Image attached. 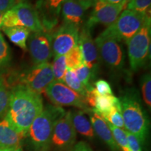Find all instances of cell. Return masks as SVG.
I'll return each instance as SVG.
<instances>
[{
    "instance_id": "obj_1",
    "label": "cell",
    "mask_w": 151,
    "mask_h": 151,
    "mask_svg": "<svg viewBox=\"0 0 151 151\" xmlns=\"http://www.w3.org/2000/svg\"><path fill=\"white\" fill-rule=\"evenodd\" d=\"M43 109L40 94L19 84L11 91L9 109L4 118L26 137L32 123Z\"/></svg>"
},
{
    "instance_id": "obj_2",
    "label": "cell",
    "mask_w": 151,
    "mask_h": 151,
    "mask_svg": "<svg viewBox=\"0 0 151 151\" xmlns=\"http://www.w3.org/2000/svg\"><path fill=\"white\" fill-rule=\"evenodd\" d=\"M124 130L135 136L141 145L149 133V120L136 94L130 92L119 99Z\"/></svg>"
},
{
    "instance_id": "obj_3",
    "label": "cell",
    "mask_w": 151,
    "mask_h": 151,
    "mask_svg": "<svg viewBox=\"0 0 151 151\" xmlns=\"http://www.w3.org/2000/svg\"><path fill=\"white\" fill-rule=\"evenodd\" d=\"M62 111L60 107H46L35 119L26 137L33 151L50 150L55 120Z\"/></svg>"
},
{
    "instance_id": "obj_4",
    "label": "cell",
    "mask_w": 151,
    "mask_h": 151,
    "mask_svg": "<svg viewBox=\"0 0 151 151\" xmlns=\"http://www.w3.org/2000/svg\"><path fill=\"white\" fill-rule=\"evenodd\" d=\"M149 18L150 14L144 15L126 9L101 34L113 38L118 42L127 41L139 32Z\"/></svg>"
},
{
    "instance_id": "obj_5",
    "label": "cell",
    "mask_w": 151,
    "mask_h": 151,
    "mask_svg": "<svg viewBox=\"0 0 151 151\" xmlns=\"http://www.w3.org/2000/svg\"><path fill=\"white\" fill-rule=\"evenodd\" d=\"M19 26L27 28L32 32H43V27L37 11L27 2H20L4 13L1 29Z\"/></svg>"
},
{
    "instance_id": "obj_6",
    "label": "cell",
    "mask_w": 151,
    "mask_h": 151,
    "mask_svg": "<svg viewBox=\"0 0 151 151\" xmlns=\"http://www.w3.org/2000/svg\"><path fill=\"white\" fill-rule=\"evenodd\" d=\"M130 67L136 71L145 65L150 58V18L147 19L143 27L133 37L126 41Z\"/></svg>"
},
{
    "instance_id": "obj_7",
    "label": "cell",
    "mask_w": 151,
    "mask_h": 151,
    "mask_svg": "<svg viewBox=\"0 0 151 151\" xmlns=\"http://www.w3.org/2000/svg\"><path fill=\"white\" fill-rule=\"evenodd\" d=\"M76 132L71 121V111L63 110L55 120L51 138V147L67 150L74 144Z\"/></svg>"
},
{
    "instance_id": "obj_8",
    "label": "cell",
    "mask_w": 151,
    "mask_h": 151,
    "mask_svg": "<svg viewBox=\"0 0 151 151\" xmlns=\"http://www.w3.org/2000/svg\"><path fill=\"white\" fill-rule=\"evenodd\" d=\"M45 94L52 103L58 106H74L89 110L85 98L59 81H53L45 90Z\"/></svg>"
},
{
    "instance_id": "obj_9",
    "label": "cell",
    "mask_w": 151,
    "mask_h": 151,
    "mask_svg": "<svg viewBox=\"0 0 151 151\" xmlns=\"http://www.w3.org/2000/svg\"><path fill=\"white\" fill-rule=\"evenodd\" d=\"M98 54L104 62L111 69H120L124 66V53L118 41L100 34L94 40Z\"/></svg>"
},
{
    "instance_id": "obj_10",
    "label": "cell",
    "mask_w": 151,
    "mask_h": 151,
    "mask_svg": "<svg viewBox=\"0 0 151 151\" xmlns=\"http://www.w3.org/2000/svg\"><path fill=\"white\" fill-rule=\"evenodd\" d=\"M54 81L52 65L49 62L35 65L21 78V85L40 94Z\"/></svg>"
},
{
    "instance_id": "obj_11",
    "label": "cell",
    "mask_w": 151,
    "mask_h": 151,
    "mask_svg": "<svg viewBox=\"0 0 151 151\" xmlns=\"http://www.w3.org/2000/svg\"><path fill=\"white\" fill-rule=\"evenodd\" d=\"M78 26L65 23L60 27L51 37L52 54L55 57L65 55L78 45Z\"/></svg>"
},
{
    "instance_id": "obj_12",
    "label": "cell",
    "mask_w": 151,
    "mask_h": 151,
    "mask_svg": "<svg viewBox=\"0 0 151 151\" xmlns=\"http://www.w3.org/2000/svg\"><path fill=\"white\" fill-rule=\"evenodd\" d=\"M28 48L35 65L48 62L52 55L51 37L45 32H32L28 38Z\"/></svg>"
},
{
    "instance_id": "obj_13",
    "label": "cell",
    "mask_w": 151,
    "mask_h": 151,
    "mask_svg": "<svg viewBox=\"0 0 151 151\" xmlns=\"http://www.w3.org/2000/svg\"><path fill=\"white\" fill-rule=\"evenodd\" d=\"M124 8V6L110 4L98 0L94 5V10L86 27L90 29L97 24L111 25L116 21Z\"/></svg>"
},
{
    "instance_id": "obj_14",
    "label": "cell",
    "mask_w": 151,
    "mask_h": 151,
    "mask_svg": "<svg viewBox=\"0 0 151 151\" xmlns=\"http://www.w3.org/2000/svg\"><path fill=\"white\" fill-rule=\"evenodd\" d=\"M78 46L82 53L83 64L90 68L94 73H97L99 65V56L90 29L85 27L78 36Z\"/></svg>"
},
{
    "instance_id": "obj_15",
    "label": "cell",
    "mask_w": 151,
    "mask_h": 151,
    "mask_svg": "<svg viewBox=\"0 0 151 151\" xmlns=\"http://www.w3.org/2000/svg\"><path fill=\"white\" fill-rule=\"evenodd\" d=\"M25 137L20 133L5 118L0 120V149L22 147Z\"/></svg>"
},
{
    "instance_id": "obj_16",
    "label": "cell",
    "mask_w": 151,
    "mask_h": 151,
    "mask_svg": "<svg viewBox=\"0 0 151 151\" xmlns=\"http://www.w3.org/2000/svg\"><path fill=\"white\" fill-rule=\"evenodd\" d=\"M91 114L90 115V121L93 127L94 133L97 134L98 137L109 146L111 151L120 150L107 122L92 110H91Z\"/></svg>"
},
{
    "instance_id": "obj_17",
    "label": "cell",
    "mask_w": 151,
    "mask_h": 151,
    "mask_svg": "<svg viewBox=\"0 0 151 151\" xmlns=\"http://www.w3.org/2000/svg\"><path fill=\"white\" fill-rule=\"evenodd\" d=\"M61 10L65 23L78 26L83 21L86 9L74 0H67L62 5Z\"/></svg>"
},
{
    "instance_id": "obj_18",
    "label": "cell",
    "mask_w": 151,
    "mask_h": 151,
    "mask_svg": "<svg viewBox=\"0 0 151 151\" xmlns=\"http://www.w3.org/2000/svg\"><path fill=\"white\" fill-rule=\"evenodd\" d=\"M71 121L76 132L88 138L94 137V131L90 120L86 116L83 111H76L71 112Z\"/></svg>"
},
{
    "instance_id": "obj_19",
    "label": "cell",
    "mask_w": 151,
    "mask_h": 151,
    "mask_svg": "<svg viewBox=\"0 0 151 151\" xmlns=\"http://www.w3.org/2000/svg\"><path fill=\"white\" fill-rule=\"evenodd\" d=\"M5 35L15 45L20 47L22 50H27V41L30 35V31L23 27H16L2 28Z\"/></svg>"
},
{
    "instance_id": "obj_20",
    "label": "cell",
    "mask_w": 151,
    "mask_h": 151,
    "mask_svg": "<svg viewBox=\"0 0 151 151\" xmlns=\"http://www.w3.org/2000/svg\"><path fill=\"white\" fill-rule=\"evenodd\" d=\"M119 104L120 100L113 94L101 95L97 93L94 98V109L92 110L101 117L106 114L113 107Z\"/></svg>"
},
{
    "instance_id": "obj_21",
    "label": "cell",
    "mask_w": 151,
    "mask_h": 151,
    "mask_svg": "<svg viewBox=\"0 0 151 151\" xmlns=\"http://www.w3.org/2000/svg\"><path fill=\"white\" fill-rule=\"evenodd\" d=\"M63 83L73 91L76 92L84 98L86 97L88 90L84 86V85L79 81L73 69H67L65 77H64Z\"/></svg>"
},
{
    "instance_id": "obj_22",
    "label": "cell",
    "mask_w": 151,
    "mask_h": 151,
    "mask_svg": "<svg viewBox=\"0 0 151 151\" xmlns=\"http://www.w3.org/2000/svg\"><path fill=\"white\" fill-rule=\"evenodd\" d=\"M101 118L115 127L124 129L123 118H122L121 109H120V104L113 107L106 114L101 116Z\"/></svg>"
},
{
    "instance_id": "obj_23",
    "label": "cell",
    "mask_w": 151,
    "mask_h": 151,
    "mask_svg": "<svg viewBox=\"0 0 151 151\" xmlns=\"http://www.w3.org/2000/svg\"><path fill=\"white\" fill-rule=\"evenodd\" d=\"M65 58L66 65L69 69H75L83 65L82 53L78 45L66 54Z\"/></svg>"
},
{
    "instance_id": "obj_24",
    "label": "cell",
    "mask_w": 151,
    "mask_h": 151,
    "mask_svg": "<svg viewBox=\"0 0 151 151\" xmlns=\"http://www.w3.org/2000/svg\"><path fill=\"white\" fill-rule=\"evenodd\" d=\"M52 73H53L54 81L63 83L64 77L67 70L66 65L65 55L55 57L53 65H52Z\"/></svg>"
},
{
    "instance_id": "obj_25",
    "label": "cell",
    "mask_w": 151,
    "mask_h": 151,
    "mask_svg": "<svg viewBox=\"0 0 151 151\" xmlns=\"http://www.w3.org/2000/svg\"><path fill=\"white\" fill-rule=\"evenodd\" d=\"M11 91L4 80L0 77V118H4L9 109Z\"/></svg>"
},
{
    "instance_id": "obj_26",
    "label": "cell",
    "mask_w": 151,
    "mask_h": 151,
    "mask_svg": "<svg viewBox=\"0 0 151 151\" xmlns=\"http://www.w3.org/2000/svg\"><path fill=\"white\" fill-rule=\"evenodd\" d=\"M74 72L78 77L79 81L84 85V86L87 88V90L91 88L92 85L90 84V80L92 77H94V73H92L91 69L88 68L87 66L84 65H81L80 67L76 68V69H73Z\"/></svg>"
},
{
    "instance_id": "obj_27",
    "label": "cell",
    "mask_w": 151,
    "mask_h": 151,
    "mask_svg": "<svg viewBox=\"0 0 151 151\" xmlns=\"http://www.w3.org/2000/svg\"><path fill=\"white\" fill-rule=\"evenodd\" d=\"M151 0H129L128 10L146 15L150 11Z\"/></svg>"
},
{
    "instance_id": "obj_28",
    "label": "cell",
    "mask_w": 151,
    "mask_h": 151,
    "mask_svg": "<svg viewBox=\"0 0 151 151\" xmlns=\"http://www.w3.org/2000/svg\"><path fill=\"white\" fill-rule=\"evenodd\" d=\"M141 88L143 99L147 106L150 109L151 107V77L150 73L143 75L141 81Z\"/></svg>"
},
{
    "instance_id": "obj_29",
    "label": "cell",
    "mask_w": 151,
    "mask_h": 151,
    "mask_svg": "<svg viewBox=\"0 0 151 151\" xmlns=\"http://www.w3.org/2000/svg\"><path fill=\"white\" fill-rule=\"evenodd\" d=\"M10 60V49L3 35L0 32V67L6 65Z\"/></svg>"
},
{
    "instance_id": "obj_30",
    "label": "cell",
    "mask_w": 151,
    "mask_h": 151,
    "mask_svg": "<svg viewBox=\"0 0 151 151\" xmlns=\"http://www.w3.org/2000/svg\"><path fill=\"white\" fill-rule=\"evenodd\" d=\"M95 90L97 93L101 95H110L113 94V91L111 89L110 84L106 81L103 79H99L94 83Z\"/></svg>"
},
{
    "instance_id": "obj_31",
    "label": "cell",
    "mask_w": 151,
    "mask_h": 151,
    "mask_svg": "<svg viewBox=\"0 0 151 151\" xmlns=\"http://www.w3.org/2000/svg\"><path fill=\"white\" fill-rule=\"evenodd\" d=\"M67 0H43L48 11L53 15H58L61 11L63 4Z\"/></svg>"
},
{
    "instance_id": "obj_32",
    "label": "cell",
    "mask_w": 151,
    "mask_h": 151,
    "mask_svg": "<svg viewBox=\"0 0 151 151\" xmlns=\"http://www.w3.org/2000/svg\"><path fill=\"white\" fill-rule=\"evenodd\" d=\"M126 134H127V137L128 143H129V146L130 148V150L131 151H142L141 149V146L138 141L137 137L134 136L132 134L129 133L126 131Z\"/></svg>"
},
{
    "instance_id": "obj_33",
    "label": "cell",
    "mask_w": 151,
    "mask_h": 151,
    "mask_svg": "<svg viewBox=\"0 0 151 151\" xmlns=\"http://www.w3.org/2000/svg\"><path fill=\"white\" fill-rule=\"evenodd\" d=\"M20 2L21 0H0V12H6Z\"/></svg>"
},
{
    "instance_id": "obj_34",
    "label": "cell",
    "mask_w": 151,
    "mask_h": 151,
    "mask_svg": "<svg viewBox=\"0 0 151 151\" xmlns=\"http://www.w3.org/2000/svg\"><path fill=\"white\" fill-rule=\"evenodd\" d=\"M72 151H92L90 147L83 141H80L75 145Z\"/></svg>"
},
{
    "instance_id": "obj_35",
    "label": "cell",
    "mask_w": 151,
    "mask_h": 151,
    "mask_svg": "<svg viewBox=\"0 0 151 151\" xmlns=\"http://www.w3.org/2000/svg\"><path fill=\"white\" fill-rule=\"evenodd\" d=\"M74 1H77V2L82 5L87 10V9H90V7L95 4V3L97 2L98 0H74Z\"/></svg>"
},
{
    "instance_id": "obj_36",
    "label": "cell",
    "mask_w": 151,
    "mask_h": 151,
    "mask_svg": "<svg viewBox=\"0 0 151 151\" xmlns=\"http://www.w3.org/2000/svg\"><path fill=\"white\" fill-rule=\"evenodd\" d=\"M103 2L110 4L113 5H122L125 6V4L127 2L128 0H99Z\"/></svg>"
},
{
    "instance_id": "obj_37",
    "label": "cell",
    "mask_w": 151,
    "mask_h": 151,
    "mask_svg": "<svg viewBox=\"0 0 151 151\" xmlns=\"http://www.w3.org/2000/svg\"><path fill=\"white\" fill-rule=\"evenodd\" d=\"M0 151H22V147H19V148H14L0 149Z\"/></svg>"
},
{
    "instance_id": "obj_38",
    "label": "cell",
    "mask_w": 151,
    "mask_h": 151,
    "mask_svg": "<svg viewBox=\"0 0 151 151\" xmlns=\"http://www.w3.org/2000/svg\"><path fill=\"white\" fill-rule=\"evenodd\" d=\"M4 13L0 12V29H1V21H2V18L4 16Z\"/></svg>"
}]
</instances>
